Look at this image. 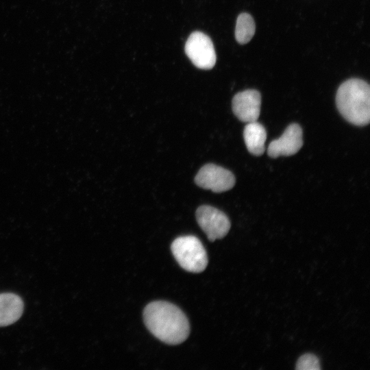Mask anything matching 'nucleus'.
I'll list each match as a JSON object with an SVG mask.
<instances>
[{"mask_svg": "<svg viewBox=\"0 0 370 370\" xmlns=\"http://www.w3.org/2000/svg\"><path fill=\"white\" fill-rule=\"evenodd\" d=\"M171 249L178 264L187 271L200 273L208 265L206 249L195 236H182L175 238Z\"/></svg>", "mask_w": 370, "mask_h": 370, "instance_id": "nucleus-3", "label": "nucleus"}, {"mask_svg": "<svg viewBox=\"0 0 370 370\" xmlns=\"http://www.w3.org/2000/svg\"><path fill=\"white\" fill-rule=\"evenodd\" d=\"M24 309L22 299L12 293H0V327L10 325L21 317Z\"/></svg>", "mask_w": 370, "mask_h": 370, "instance_id": "nucleus-9", "label": "nucleus"}, {"mask_svg": "<svg viewBox=\"0 0 370 370\" xmlns=\"http://www.w3.org/2000/svg\"><path fill=\"white\" fill-rule=\"evenodd\" d=\"M256 29L253 17L248 13H241L237 18L235 38L241 44L249 42L254 35Z\"/></svg>", "mask_w": 370, "mask_h": 370, "instance_id": "nucleus-11", "label": "nucleus"}, {"mask_svg": "<svg viewBox=\"0 0 370 370\" xmlns=\"http://www.w3.org/2000/svg\"><path fill=\"white\" fill-rule=\"evenodd\" d=\"M299 370H319L321 369L319 358L312 354L302 355L296 363Z\"/></svg>", "mask_w": 370, "mask_h": 370, "instance_id": "nucleus-12", "label": "nucleus"}, {"mask_svg": "<svg viewBox=\"0 0 370 370\" xmlns=\"http://www.w3.org/2000/svg\"><path fill=\"white\" fill-rule=\"evenodd\" d=\"M261 105V95L254 89H248L236 94L232 99V110L241 121L251 123L257 121Z\"/></svg>", "mask_w": 370, "mask_h": 370, "instance_id": "nucleus-8", "label": "nucleus"}, {"mask_svg": "<svg viewBox=\"0 0 370 370\" xmlns=\"http://www.w3.org/2000/svg\"><path fill=\"white\" fill-rule=\"evenodd\" d=\"M195 182L201 188L222 193L233 188L236 180L230 171L214 164H207L199 170Z\"/></svg>", "mask_w": 370, "mask_h": 370, "instance_id": "nucleus-6", "label": "nucleus"}, {"mask_svg": "<svg viewBox=\"0 0 370 370\" xmlns=\"http://www.w3.org/2000/svg\"><path fill=\"white\" fill-rule=\"evenodd\" d=\"M302 129L297 123H291L278 138L270 143L267 153L271 158L295 154L303 145Z\"/></svg>", "mask_w": 370, "mask_h": 370, "instance_id": "nucleus-7", "label": "nucleus"}, {"mask_svg": "<svg viewBox=\"0 0 370 370\" xmlns=\"http://www.w3.org/2000/svg\"><path fill=\"white\" fill-rule=\"evenodd\" d=\"M195 216L199 225L211 242L223 238L230 229L227 216L214 207L201 206L197 209Z\"/></svg>", "mask_w": 370, "mask_h": 370, "instance_id": "nucleus-5", "label": "nucleus"}, {"mask_svg": "<svg viewBox=\"0 0 370 370\" xmlns=\"http://www.w3.org/2000/svg\"><path fill=\"white\" fill-rule=\"evenodd\" d=\"M336 103L345 120L358 126H364L370 120V88L365 81L352 78L338 87Z\"/></svg>", "mask_w": 370, "mask_h": 370, "instance_id": "nucleus-2", "label": "nucleus"}, {"mask_svg": "<svg viewBox=\"0 0 370 370\" xmlns=\"http://www.w3.org/2000/svg\"><path fill=\"white\" fill-rule=\"evenodd\" d=\"M243 138L249 153L254 156L263 154L267 132L262 124L257 121L247 123L244 128Z\"/></svg>", "mask_w": 370, "mask_h": 370, "instance_id": "nucleus-10", "label": "nucleus"}, {"mask_svg": "<svg viewBox=\"0 0 370 370\" xmlns=\"http://www.w3.org/2000/svg\"><path fill=\"white\" fill-rule=\"evenodd\" d=\"M185 53L193 64L201 69H210L216 62V53L211 39L200 32H193L185 44Z\"/></svg>", "mask_w": 370, "mask_h": 370, "instance_id": "nucleus-4", "label": "nucleus"}, {"mask_svg": "<svg viewBox=\"0 0 370 370\" xmlns=\"http://www.w3.org/2000/svg\"><path fill=\"white\" fill-rule=\"evenodd\" d=\"M144 323L157 338L169 345H178L189 335L185 314L175 305L164 301H152L143 312Z\"/></svg>", "mask_w": 370, "mask_h": 370, "instance_id": "nucleus-1", "label": "nucleus"}]
</instances>
